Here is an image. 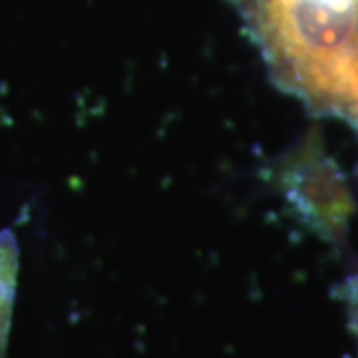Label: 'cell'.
I'll return each instance as SVG.
<instances>
[{
	"label": "cell",
	"instance_id": "6da1fadb",
	"mask_svg": "<svg viewBox=\"0 0 358 358\" xmlns=\"http://www.w3.org/2000/svg\"><path fill=\"white\" fill-rule=\"evenodd\" d=\"M277 86L358 128V0H231Z\"/></svg>",
	"mask_w": 358,
	"mask_h": 358
},
{
	"label": "cell",
	"instance_id": "7a4b0ae2",
	"mask_svg": "<svg viewBox=\"0 0 358 358\" xmlns=\"http://www.w3.org/2000/svg\"><path fill=\"white\" fill-rule=\"evenodd\" d=\"M294 181L299 197H305L301 201L308 213L319 219L324 229H338L348 213V195L333 169L327 167L322 159L310 162L307 157L296 166Z\"/></svg>",
	"mask_w": 358,
	"mask_h": 358
},
{
	"label": "cell",
	"instance_id": "3957f363",
	"mask_svg": "<svg viewBox=\"0 0 358 358\" xmlns=\"http://www.w3.org/2000/svg\"><path fill=\"white\" fill-rule=\"evenodd\" d=\"M18 273V247L10 233H0V358L10 329Z\"/></svg>",
	"mask_w": 358,
	"mask_h": 358
},
{
	"label": "cell",
	"instance_id": "277c9868",
	"mask_svg": "<svg viewBox=\"0 0 358 358\" xmlns=\"http://www.w3.org/2000/svg\"><path fill=\"white\" fill-rule=\"evenodd\" d=\"M346 301H348L350 315H352V324H355V329H357V334H358V279L348 282V289H346Z\"/></svg>",
	"mask_w": 358,
	"mask_h": 358
}]
</instances>
